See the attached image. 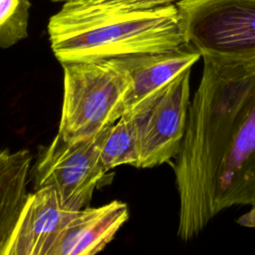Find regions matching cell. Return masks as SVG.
Returning a JSON list of instances; mask_svg holds the SVG:
<instances>
[{
    "label": "cell",
    "instance_id": "obj_1",
    "mask_svg": "<svg viewBox=\"0 0 255 255\" xmlns=\"http://www.w3.org/2000/svg\"><path fill=\"white\" fill-rule=\"evenodd\" d=\"M202 59L173 165L182 241L220 211L255 202V59Z\"/></svg>",
    "mask_w": 255,
    "mask_h": 255
},
{
    "label": "cell",
    "instance_id": "obj_2",
    "mask_svg": "<svg viewBox=\"0 0 255 255\" xmlns=\"http://www.w3.org/2000/svg\"><path fill=\"white\" fill-rule=\"evenodd\" d=\"M48 34L61 64L163 52L187 44L176 5L132 8L105 0L68 1L50 18Z\"/></svg>",
    "mask_w": 255,
    "mask_h": 255
},
{
    "label": "cell",
    "instance_id": "obj_3",
    "mask_svg": "<svg viewBox=\"0 0 255 255\" xmlns=\"http://www.w3.org/2000/svg\"><path fill=\"white\" fill-rule=\"evenodd\" d=\"M62 67L64 95L58 134L64 140L92 138L124 115L130 78L118 58Z\"/></svg>",
    "mask_w": 255,
    "mask_h": 255
},
{
    "label": "cell",
    "instance_id": "obj_4",
    "mask_svg": "<svg viewBox=\"0 0 255 255\" xmlns=\"http://www.w3.org/2000/svg\"><path fill=\"white\" fill-rule=\"evenodd\" d=\"M176 6L186 42L201 58L255 59V0H185Z\"/></svg>",
    "mask_w": 255,
    "mask_h": 255
},
{
    "label": "cell",
    "instance_id": "obj_5",
    "mask_svg": "<svg viewBox=\"0 0 255 255\" xmlns=\"http://www.w3.org/2000/svg\"><path fill=\"white\" fill-rule=\"evenodd\" d=\"M190 74L191 68L182 71L130 117L136 131V167H154L178 153L190 104Z\"/></svg>",
    "mask_w": 255,
    "mask_h": 255
},
{
    "label": "cell",
    "instance_id": "obj_6",
    "mask_svg": "<svg viewBox=\"0 0 255 255\" xmlns=\"http://www.w3.org/2000/svg\"><path fill=\"white\" fill-rule=\"evenodd\" d=\"M100 133L77 142L66 141L57 133L33 168L35 189L51 186L70 208L86 207L108 173L99 156Z\"/></svg>",
    "mask_w": 255,
    "mask_h": 255
},
{
    "label": "cell",
    "instance_id": "obj_7",
    "mask_svg": "<svg viewBox=\"0 0 255 255\" xmlns=\"http://www.w3.org/2000/svg\"><path fill=\"white\" fill-rule=\"evenodd\" d=\"M78 210L67 206L51 186L29 193L3 255H49Z\"/></svg>",
    "mask_w": 255,
    "mask_h": 255
},
{
    "label": "cell",
    "instance_id": "obj_8",
    "mask_svg": "<svg viewBox=\"0 0 255 255\" xmlns=\"http://www.w3.org/2000/svg\"><path fill=\"white\" fill-rule=\"evenodd\" d=\"M199 58L200 53L189 44L163 52L118 58L130 78L123 116L132 117L178 74L191 68Z\"/></svg>",
    "mask_w": 255,
    "mask_h": 255
},
{
    "label": "cell",
    "instance_id": "obj_9",
    "mask_svg": "<svg viewBox=\"0 0 255 255\" xmlns=\"http://www.w3.org/2000/svg\"><path fill=\"white\" fill-rule=\"evenodd\" d=\"M128 219L125 202L114 200L84 207L62 230L49 255H94L101 252Z\"/></svg>",
    "mask_w": 255,
    "mask_h": 255
},
{
    "label": "cell",
    "instance_id": "obj_10",
    "mask_svg": "<svg viewBox=\"0 0 255 255\" xmlns=\"http://www.w3.org/2000/svg\"><path fill=\"white\" fill-rule=\"evenodd\" d=\"M31 162L28 149L0 150V255L30 193L27 186Z\"/></svg>",
    "mask_w": 255,
    "mask_h": 255
},
{
    "label": "cell",
    "instance_id": "obj_11",
    "mask_svg": "<svg viewBox=\"0 0 255 255\" xmlns=\"http://www.w3.org/2000/svg\"><path fill=\"white\" fill-rule=\"evenodd\" d=\"M99 156L107 172L123 164L136 167L138 149L132 118L123 116L100 133Z\"/></svg>",
    "mask_w": 255,
    "mask_h": 255
},
{
    "label": "cell",
    "instance_id": "obj_12",
    "mask_svg": "<svg viewBox=\"0 0 255 255\" xmlns=\"http://www.w3.org/2000/svg\"><path fill=\"white\" fill-rule=\"evenodd\" d=\"M29 2L23 0L19 10L0 31V47L8 48L27 36Z\"/></svg>",
    "mask_w": 255,
    "mask_h": 255
},
{
    "label": "cell",
    "instance_id": "obj_13",
    "mask_svg": "<svg viewBox=\"0 0 255 255\" xmlns=\"http://www.w3.org/2000/svg\"><path fill=\"white\" fill-rule=\"evenodd\" d=\"M132 8H152L166 5H176L185 0H105Z\"/></svg>",
    "mask_w": 255,
    "mask_h": 255
},
{
    "label": "cell",
    "instance_id": "obj_14",
    "mask_svg": "<svg viewBox=\"0 0 255 255\" xmlns=\"http://www.w3.org/2000/svg\"><path fill=\"white\" fill-rule=\"evenodd\" d=\"M23 0H0V31L19 10Z\"/></svg>",
    "mask_w": 255,
    "mask_h": 255
},
{
    "label": "cell",
    "instance_id": "obj_15",
    "mask_svg": "<svg viewBox=\"0 0 255 255\" xmlns=\"http://www.w3.org/2000/svg\"><path fill=\"white\" fill-rule=\"evenodd\" d=\"M238 223L246 227H255V202L252 203V208L238 219Z\"/></svg>",
    "mask_w": 255,
    "mask_h": 255
},
{
    "label": "cell",
    "instance_id": "obj_16",
    "mask_svg": "<svg viewBox=\"0 0 255 255\" xmlns=\"http://www.w3.org/2000/svg\"><path fill=\"white\" fill-rule=\"evenodd\" d=\"M51 1H54V2H63V3H65V2H68V1H73V0H51Z\"/></svg>",
    "mask_w": 255,
    "mask_h": 255
}]
</instances>
